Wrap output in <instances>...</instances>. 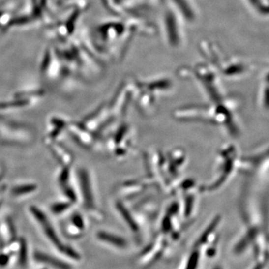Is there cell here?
Here are the masks:
<instances>
[{
  "label": "cell",
  "instance_id": "7a4b0ae2",
  "mask_svg": "<svg viewBox=\"0 0 269 269\" xmlns=\"http://www.w3.org/2000/svg\"><path fill=\"white\" fill-rule=\"evenodd\" d=\"M98 237L100 239L107 241V242L111 243V244H115V245L119 247H125L126 246V242L123 239L119 238V237L110 235V234L100 233L98 234Z\"/></svg>",
  "mask_w": 269,
  "mask_h": 269
},
{
  "label": "cell",
  "instance_id": "3957f363",
  "mask_svg": "<svg viewBox=\"0 0 269 269\" xmlns=\"http://www.w3.org/2000/svg\"><path fill=\"white\" fill-rule=\"evenodd\" d=\"M198 256L196 254H194L188 263V269H195L198 262Z\"/></svg>",
  "mask_w": 269,
  "mask_h": 269
},
{
  "label": "cell",
  "instance_id": "6da1fadb",
  "mask_svg": "<svg viewBox=\"0 0 269 269\" xmlns=\"http://www.w3.org/2000/svg\"><path fill=\"white\" fill-rule=\"evenodd\" d=\"M35 259L37 261L47 263V264L50 265V266L56 268V269H70V266L68 265L65 264V263L61 262V260L53 258V257H50V256L43 254V253H36Z\"/></svg>",
  "mask_w": 269,
  "mask_h": 269
}]
</instances>
